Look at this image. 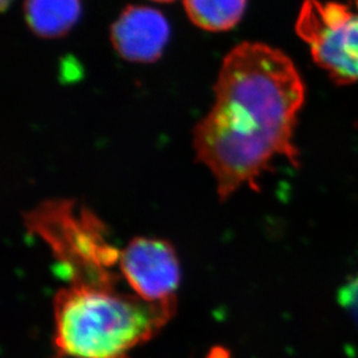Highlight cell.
<instances>
[{"label": "cell", "instance_id": "cell-4", "mask_svg": "<svg viewBox=\"0 0 358 358\" xmlns=\"http://www.w3.org/2000/svg\"><path fill=\"white\" fill-rule=\"evenodd\" d=\"M296 31L335 84H357L358 0H304Z\"/></svg>", "mask_w": 358, "mask_h": 358}, {"label": "cell", "instance_id": "cell-12", "mask_svg": "<svg viewBox=\"0 0 358 358\" xmlns=\"http://www.w3.org/2000/svg\"><path fill=\"white\" fill-rule=\"evenodd\" d=\"M155 1H158V3H171V1H174V0H155Z\"/></svg>", "mask_w": 358, "mask_h": 358}, {"label": "cell", "instance_id": "cell-6", "mask_svg": "<svg viewBox=\"0 0 358 358\" xmlns=\"http://www.w3.org/2000/svg\"><path fill=\"white\" fill-rule=\"evenodd\" d=\"M169 38V22L151 7H127L110 29L114 49L125 61L134 63L156 62Z\"/></svg>", "mask_w": 358, "mask_h": 358}, {"label": "cell", "instance_id": "cell-5", "mask_svg": "<svg viewBox=\"0 0 358 358\" xmlns=\"http://www.w3.org/2000/svg\"><path fill=\"white\" fill-rule=\"evenodd\" d=\"M120 273L130 291L143 301H176L181 271L174 247L166 240L138 237L121 250Z\"/></svg>", "mask_w": 358, "mask_h": 358}, {"label": "cell", "instance_id": "cell-10", "mask_svg": "<svg viewBox=\"0 0 358 358\" xmlns=\"http://www.w3.org/2000/svg\"><path fill=\"white\" fill-rule=\"evenodd\" d=\"M206 358H231L230 352L223 347H215Z\"/></svg>", "mask_w": 358, "mask_h": 358}, {"label": "cell", "instance_id": "cell-2", "mask_svg": "<svg viewBox=\"0 0 358 358\" xmlns=\"http://www.w3.org/2000/svg\"><path fill=\"white\" fill-rule=\"evenodd\" d=\"M176 305L143 301L119 287L68 284L55 296V358H129L169 324Z\"/></svg>", "mask_w": 358, "mask_h": 358}, {"label": "cell", "instance_id": "cell-3", "mask_svg": "<svg viewBox=\"0 0 358 358\" xmlns=\"http://www.w3.org/2000/svg\"><path fill=\"white\" fill-rule=\"evenodd\" d=\"M28 232L47 243L68 284L120 287L121 250L108 239L105 223L75 199H52L24 215Z\"/></svg>", "mask_w": 358, "mask_h": 358}, {"label": "cell", "instance_id": "cell-8", "mask_svg": "<svg viewBox=\"0 0 358 358\" xmlns=\"http://www.w3.org/2000/svg\"><path fill=\"white\" fill-rule=\"evenodd\" d=\"M183 5L195 26L218 33L230 31L239 24L247 0H183Z\"/></svg>", "mask_w": 358, "mask_h": 358}, {"label": "cell", "instance_id": "cell-9", "mask_svg": "<svg viewBox=\"0 0 358 358\" xmlns=\"http://www.w3.org/2000/svg\"><path fill=\"white\" fill-rule=\"evenodd\" d=\"M338 303L358 327V276L349 280L338 291Z\"/></svg>", "mask_w": 358, "mask_h": 358}, {"label": "cell", "instance_id": "cell-7", "mask_svg": "<svg viewBox=\"0 0 358 358\" xmlns=\"http://www.w3.org/2000/svg\"><path fill=\"white\" fill-rule=\"evenodd\" d=\"M24 17L33 33L57 38L68 34L80 17V0H24Z\"/></svg>", "mask_w": 358, "mask_h": 358}, {"label": "cell", "instance_id": "cell-1", "mask_svg": "<svg viewBox=\"0 0 358 358\" xmlns=\"http://www.w3.org/2000/svg\"><path fill=\"white\" fill-rule=\"evenodd\" d=\"M213 92V107L194 129V151L222 202L245 185L259 192L276 157L299 166L294 135L306 90L287 55L261 42L238 44L224 58Z\"/></svg>", "mask_w": 358, "mask_h": 358}, {"label": "cell", "instance_id": "cell-11", "mask_svg": "<svg viewBox=\"0 0 358 358\" xmlns=\"http://www.w3.org/2000/svg\"><path fill=\"white\" fill-rule=\"evenodd\" d=\"M10 1L12 0H1V8L3 10H6V7L10 5Z\"/></svg>", "mask_w": 358, "mask_h": 358}]
</instances>
